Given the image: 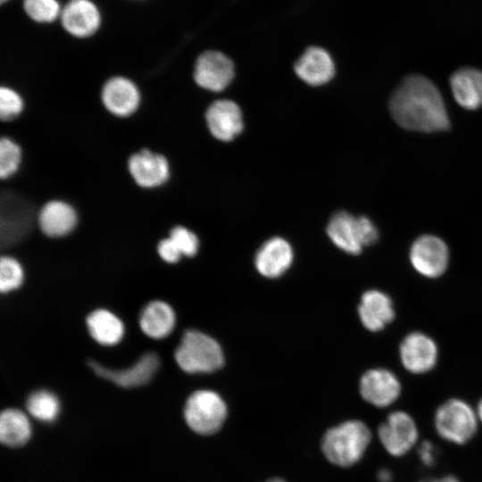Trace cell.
Masks as SVG:
<instances>
[{
    "mask_svg": "<svg viewBox=\"0 0 482 482\" xmlns=\"http://www.w3.org/2000/svg\"><path fill=\"white\" fill-rule=\"evenodd\" d=\"M378 482H392L393 473L388 469H381L377 473Z\"/></svg>",
    "mask_w": 482,
    "mask_h": 482,
    "instance_id": "cell-33",
    "label": "cell"
},
{
    "mask_svg": "<svg viewBox=\"0 0 482 482\" xmlns=\"http://www.w3.org/2000/svg\"><path fill=\"white\" fill-rule=\"evenodd\" d=\"M128 170L135 183L143 188L160 187L170 177L167 158L147 148H142L129 156Z\"/></svg>",
    "mask_w": 482,
    "mask_h": 482,
    "instance_id": "cell-10",
    "label": "cell"
},
{
    "mask_svg": "<svg viewBox=\"0 0 482 482\" xmlns=\"http://www.w3.org/2000/svg\"><path fill=\"white\" fill-rule=\"evenodd\" d=\"M266 482H287V481H285V480H284L283 478H281L275 477V478H272L268 479Z\"/></svg>",
    "mask_w": 482,
    "mask_h": 482,
    "instance_id": "cell-36",
    "label": "cell"
},
{
    "mask_svg": "<svg viewBox=\"0 0 482 482\" xmlns=\"http://www.w3.org/2000/svg\"><path fill=\"white\" fill-rule=\"evenodd\" d=\"M359 389L363 400L378 408L392 405L401 395L398 378L384 369L365 372L360 379Z\"/></svg>",
    "mask_w": 482,
    "mask_h": 482,
    "instance_id": "cell-12",
    "label": "cell"
},
{
    "mask_svg": "<svg viewBox=\"0 0 482 482\" xmlns=\"http://www.w3.org/2000/svg\"><path fill=\"white\" fill-rule=\"evenodd\" d=\"M23 281V270L17 260L3 256L0 260V291L7 293L18 288Z\"/></svg>",
    "mask_w": 482,
    "mask_h": 482,
    "instance_id": "cell-28",
    "label": "cell"
},
{
    "mask_svg": "<svg viewBox=\"0 0 482 482\" xmlns=\"http://www.w3.org/2000/svg\"><path fill=\"white\" fill-rule=\"evenodd\" d=\"M87 327L93 339L104 345L117 344L124 334L122 321L105 309L93 311L87 317Z\"/></svg>",
    "mask_w": 482,
    "mask_h": 482,
    "instance_id": "cell-23",
    "label": "cell"
},
{
    "mask_svg": "<svg viewBox=\"0 0 482 482\" xmlns=\"http://www.w3.org/2000/svg\"><path fill=\"white\" fill-rule=\"evenodd\" d=\"M228 408L222 397L212 390L192 393L186 401L184 418L192 431L201 436L217 433L223 426Z\"/></svg>",
    "mask_w": 482,
    "mask_h": 482,
    "instance_id": "cell-5",
    "label": "cell"
},
{
    "mask_svg": "<svg viewBox=\"0 0 482 482\" xmlns=\"http://www.w3.org/2000/svg\"><path fill=\"white\" fill-rule=\"evenodd\" d=\"M173 309L165 302L153 301L143 309L139 326L149 337L160 339L167 337L175 326Z\"/></svg>",
    "mask_w": 482,
    "mask_h": 482,
    "instance_id": "cell-22",
    "label": "cell"
},
{
    "mask_svg": "<svg viewBox=\"0 0 482 482\" xmlns=\"http://www.w3.org/2000/svg\"><path fill=\"white\" fill-rule=\"evenodd\" d=\"M169 237L176 245L182 255L192 257L199 247V240L195 234L185 227L176 226L170 231Z\"/></svg>",
    "mask_w": 482,
    "mask_h": 482,
    "instance_id": "cell-30",
    "label": "cell"
},
{
    "mask_svg": "<svg viewBox=\"0 0 482 482\" xmlns=\"http://www.w3.org/2000/svg\"><path fill=\"white\" fill-rule=\"evenodd\" d=\"M1 1V4H4L6 2H8L9 0H0Z\"/></svg>",
    "mask_w": 482,
    "mask_h": 482,
    "instance_id": "cell-37",
    "label": "cell"
},
{
    "mask_svg": "<svg viewBox=\"0 0 482 482\" xmlns=\"http://www.w3.org/2000/svg\"><path fill=\"white\" fill-rule=\"evenodd\" d=\"M389 108L394 120L406 129L434 132L449 126L440 92L421 75H411L403 80L391 97Z\"/></svg>",
    "mask_w": 482,
    "mask_h": 482,
    "instance_id": "cell-1",
    "label": "cell"
},
{
    "mask_svg": "<svg viewBox=\"0 0 482 482\" xmlns=\"http://www.w3.org/2000/svg\"><path fill=\"white\" fill-rule=\"evenodd\" d=\"M101 100L104 108L117 117L132 115L140 104V93L137 85L128 78L115 76L103 86Z\"/></svg>",
    "mask_w": 482,
    "mask_h": 482,
    "instance_id": "cell-13",
    "label": "cell"
},
{
    "mask_svg": "<svg viewBox=\"0 0 482 482\" xmlns=\"http://www.w3.org/2000/svg\"><path fill=\"white\" fill-rule=\"evenodd\" d=\"M450 84L453 97L461 106L475 110L482 105V71L461 68L452 75Z\"/></svg>",
    "mask_w": 482,
    "mask_h": 482,
    "instance_id": "cell-21",
    "label": "cell"
},
{
    "mask_svg": "<svg viewBox=\"0 0 482 482\" xmlns=\"http://www.w3.org/2000/svg\"><path fill=\"white\" fill-rule=\"evenodd\" d=\"M358 312L362 323L370 331L382 329L395 317L391 299L378 290H369L362 295Z\"/></svg>",
    "mask_w": 482,
    "mask_h": 482,
    "instance_id": "cell-20",
    "label": "cell"
},
{
    "mask_svg": "<svg viewBox=\"0 0 482 482\" xmlns=\"http://www.w3.org/2000/svg\"><path fill=\"white\" fill-rule=\"evenodd\" d=\"M157 252L160 257L169 263L177 262L182 256L181 253L170 237L163 238L159 242Z\"/></svg>",
    "mask_w": 482,
    "mask_h": 482,
    "instance_id": "cell-31",
    "label": "cell"
},
{
    "mask_svg": "<svg viewBox=\"0 0 482 482\" xmlns=\"http://www.w3.org/2000/svg\"><path fill=\"white\" fill-rule=\"evenodd\" d=\"M174 357L179 368L187 373H208L220 369L224 362L219 343L208 335L191 329L184 333Z\"/></svg>",
    "mask_w": 482,
    "mask_h": 482,
    "instance_id": "cell-3",
    "label": "cell"
},
{
    "mask_svg": "<svg viewBox=\"0 0 482 482\" xmlns=\"http://www.w3.org/2000/svg\"><path fill=\"white\" fill-rule=\"evenodd\" d=\"M31 436V426L26 414L18 409H5L0 416V441L8 447L26 445Z\"/></svg>",
    "mask_w": 482,
    "mask_h": 482,
    "instance_id": "cell-24",
    "label": "cell"
},
{
    "mask_svg": "<svg viewBox=\"0 0 482 482\" xmlns=\"http://www.w3.org/2000/svg\"><path fill=\"white\" fill-rule=\"evenodd\" d=\"M294 70L300 79L313 87L330 81L336 71L331 55L320 46L306 48L295 62Z\"/></svg>",
    "mask_w": 482,
    "mask_h": 482,
    "instance_id": "cell-15",
    "label": "cell"
},
{
    "mask_svg": "<svg viewBox=\"0 0 482 482\" xmlns=\"http://www.w3.org/2000/svg\"><path fill=\"white\" fill-rule=\"evenodd\" d=\"M21 162V146L9 137L0 140V178L6 179L19 169Z\"/></svg>",
    "mask_w": 482,
    "mask_h": 482,
    "instance_id": "cell-27",
    "label": "cell"
},
{
    "mask_svg": "<svg viewBox=\"0 0 482 482\" xmlns=\"http://www.w3.org/2000/svg\"><path fill=\"white\" fill-rule=\"evenodd\" d=\"M371 440L372 432L365 422L349 420L326 431L321 451L332 464L349 468L362 459Z\"/></svg>",
    "mask_w": 482,
    "mask_h": 482,
    "instance_id": "cell-2",
    "label": "cell"
},
{
    "mask_svg": "<svg viewBox=\"0 0 482 482\" xmlns=\"http://www.w3.org/2000/svg\"><path fill=\"white\" fill-rule=\"evenodd\" d=\"M22 6L30 20L41 24L59 20L62 9L58 0H23Z\"/></svg>",
    "mask_w": 482,
    "mask_h": 482,
    "instance_id": "cell-26",
    "label": "cell"
},
{
    "mask_svg": "<svg viewBox=\"0 0 482 482\" xmlns=\"http://www.w3.org/2000/svg\"><path fill=\"white\" fill-rule=\"evenodd\" d=\"M195 83L202 88L220 92L233 80L235 67L231 59L216 50H207L198 55L193 72Z\"/></svg>",
    "mask_w": 482,
    "mask_h": 482,
    "instance_id": "cell-7",
    "label": "cell"
},
{
    "mask_svg": "<svg viewBox=\"0 0 482 482\" xmlns=\"http://www.w3.org/2000/svg\"><path fill=\"white\" fill-rule=\"evenodd\" d=\"M479 421L476 411L465 401L449 399L434 415V428L443 440L456 445L470 443L477 435Z\"/></svg>",
    "mask_w": 482,
    "mask_h": 482,
    "instance_id": "cell-4",
    "label": "cell"
},
{
    "mask_svg": "<svg viewBox=\"0 0 482 482\" xmlns=\"http://www.w3.org/2000/svg\"><path fill=\"white\" fill-rule=\"evenodd\" d=\"M330 240L341 250L351 254L362 252L363 244L358 217L345 211L335 213L327 226Z\"/></svg>",
    "mask_w": 482,
    "mask_h": 482,
    "instance_id": "cell-19",
    "label": "cell"
},
{
    "mask_svg": "<svg viewBox=\"0 0 482 482\" xmlns=\"http://www.w3.org/2000/svg\"><path fill=\"white\" fill-rule=\"evenodd\" d=\"M40 230L47 237H60L71 233L77 224V213L68 203L51 200L46 203L37 215Z\"/></svg>",
    "mask_w": 482,
    "mask_h": 482,
    "instance_id": "cell-18",
    "label": "cell"
},
{
    "mask_svg": "<svg viewBox=\"0 0 482 482\" xmlns=\"http://www.w3.org/2000/svg\"><path fill=\"white\" fill-rule=\"evenodd\" d=\"M384 450L394 458L407 455L419 445L420 430L414 418L405 411L390 412L377 429Z\"/></svg>",
    "mask_w": 482,
    "mask_h": 482,
    "instance_id": "cell-6",
    "label": "cell"
},
{
    "mask_svg": "<svg viewBox=\"0 0 482 482\" xmlns=\"http://www.w3.org/2000/svg\"><path fill=\"white\" fill-rule=\"evenodd\" d=\"M59 20L71 36L87 38L98 31L102 16L92 0H69L62 7Z\"/></svg>",
    "mask_w": 482,
    "mask_h": 482,
    "instance_id": "cell-11",
    "label": "cell"
},
{
    "mask_svg": "<svg viewBox=\"0 0 482 482\" xmlns=\"http://www.w3.org/2000/svg\"><path fill=\"white\" fill-rule=\"evenodd\" d=\"M23 110V100L19 93L9 87L0 88V117L8 121L19 116Z\"/></svg>",
    "mask_w": 482,
    "mask_h": 482,
    "instance_id": "cell-29",
    "label": "cell"
},
{
    "mask_svg": "<svg viewBox=\"0 0 482 482\" xmlns=\"http://www.w3.org/2000/svg\"><path fill=\"white\" fill-rule=\"evenodd\" d=\"M88 366L98 377L118 386L132 388L144 386L151 380L160 366V359L156 353L148 352L127 369L112 370L94 360L88 362Z\"/></svg>",
    "mask_w": 482,
    "mask_h": 482,
    "instance_id": "cell-8",
    "label": "cell"
},
{
    "mask_svg": "<svg viewBox=\"0 0 482 482\" xmlns=\"http://www.w3.org/2000/svg\"><path fill=\"white\" fill-rule=\"evenodd\" d=\"M434 482H461L454 475H445L439 478H434Z\"/></svg>",
    "mask_w": 482,
    "mask_h": 482,
    "instance_id": "cell-34",
    "label": "cell"
},
{
    "mask_svg": "<svg viewBox=\"0 0 482 482\" xmlns=\"http://www.w3.org/2000/svg\"><path fill=\"white\" fill-rule=\"evenodd\" d=\"M293 256V249L286 239L272 237L258 250L254 259L255 268L263 277L278 278L290 267Z\"/></svg>",
    "mask_w": 482,
    "mask_h": 482,
    "instance_id": "cell-17",
    "label": "cell"
},
{
    "mask_svg": "<svg viewBox=\"0 0 482 482\" xmlns=\"http://www.w3.org/2000/svg\"><path fill=\"white\" fill-rule=\"evenodd\" d=\"M410 260L419 273L428 278H436L442 275L447 267L448 249L439 237L424 235L413 242Z\"/></svg>",
    "mask_w": 482,
    "mask_h": 482,
    "instance_id": "cell-9",
    "label": "cell"
},
{
    "mask_svg": "<svg viewBox=\"0 0 482 482\" xmlns=\"http://www.w3.org/2000/svg\"><path fill=\"white\" fill-rule=\"evenodd\" d=\"M205 120L211 134L218 140L225 142L233 140L244 128L240 107L229 99L212 103L206 110Z\"/></svg>",
    "mask_w": 482,
    "mask_h": 482,
    "instance_id": "cell-14",
    "label": "cell"
},
{
    "mask_svg": "<svg viewBox=\"0 0 482 482\" xmlns=\"http://www.w3.org/2000/svg\"><path fill=\"white\" fill-rule=\"evenodd\" d=\"M479 424H482V399L478 402L477 409L475 410Z\"/></svg>",
    "mask_w": 482,
    "mask_h": 482,
    "instance_id": "cell-35",
    "label": "cell"
},
{
    "mask_svg": "<svg viewBox=\"0 0 482 482\" xmlns=\"http://www.w3.org/2000/svg\"><path fill=\"white\" fill-rule=\"evenodd\" d=\"M26 407L32 417L43 422H53L60 413L58 397L51 391L44 389L30 394Z\"/></svg>",
    "mask_w": 482,
    "mask_h": 482,
    "instance_id": "cell-25",
    "label": "cell"
},
{
    "mask_svg": "<svg viewBox=\"0 0 482 482\" xmlns=\"http://www.w3.org/2000/svg\"><path fill=\"white\" fill-rule=\"evenodd\" d=\"M417 446V453L420 462L428 468L433 467L436 460V453L433 443L429 440H423Z\"/></svg>",
    "mask_w": 482,
    "mask_h": 482,
    "instance_id": "cell-32",
    "label": "cell"
},
{
    "mask_svg": "<svg viewBox=\"0 0 482 482\" xmlns=\"http://www.w3.org/2000/svg\"><path fill=\"white\" fill-rule=\"evenodd\" d=\"M401 360L406 370L412 373H424L431 370L436 361V344L422 333H411L400 347Z\"/></svg>",
    "mask_w": 482,
    "mask_h": 482,
    "instance_id": "cell-16",
    "label": "cell"
}]
</instances>
